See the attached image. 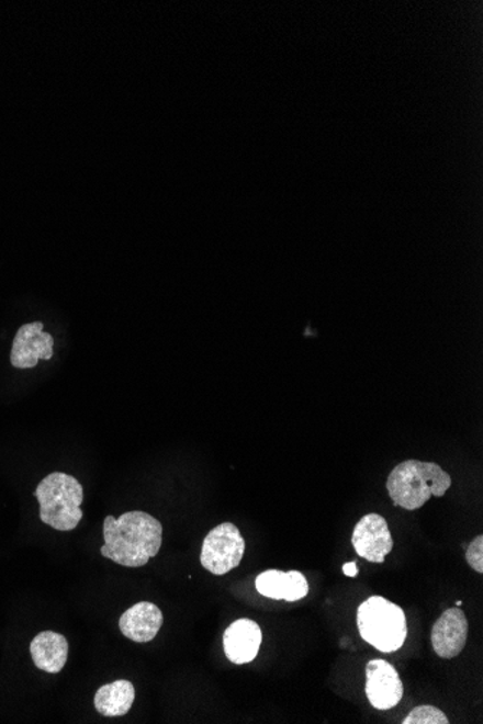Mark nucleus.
<instances>
[{
    "instance_id": "nucleus-16",
    "label": "nucleus",
    "mask_w": 483,
    "mask_h": 724,
    "mask_svg": "<svg viewBox=\"0 0 483 724\" xmlns=\"http://www.w3.org/2000/svg\"><path fill=\"white\" fill-rule=\"evenodd\" d=\"M467 562L472 570L483 573V536L478 535L467 550Z\"/></svg>"
},
{
    "instance_id": "nucleus-2",
    "label": "nucleus",
    "mask_w": 483,
    "mask_h": 724,
    "mask_svg": "<svg viewBox=\"0 0 483 724\" xmlns=\"http://www.w3.org/2000/svg\"><path fill=\"white\" fill-rule=\"evenodd\" d=\"M452 486V476L436 463L407 460L390 473L386 490L395 507L417 511L433 498H443Z\"/></svg>"
},
{
    "instance_id": "nucleus-8",
    "label": "nucleus",
    "mask_w": 483,
    "mask_h": 724,
    "mask_svg": "<svg viewBox=\"0 0 483 724\" xmlns=\"http://www.w3.org/2000/svg\"><path fill=\"white\" fill-rule=\"evenodd\" d=\"M367 697L372 708L391 710L403 700L404 685L393 664L372 659L367 665Z\"/></svg>"
},
{
    "instance_id": "nucleus-7",
    "label": "nucleus",
    "mask_w": 483,
    "mask_h": 724,
    "mask_svg": "<svg viewBox=\"0 0 483 724\" xmlns=\"http://www.w3.org/2000/svg\"><path fill=\"white\" fill-rule=\"evenodd\" d=\"M54 337L44 331L41 321L20 327L12 343L11 363L16 369L35 367L40 361H52Z\"/></svg>"
},
{
    "instance_id": "nucleus-13",
    "label": "nucleus",
    "mask_w": 483,
    "mask_h": 724,
    "mask_svg": "<svg viewBox=\"0 0 483 724\" xmlns=\"http://www.w3.org/2000/svg\"><path fill=\"white\" fill-rule=\"evenodd\" d=\"M31 657L35 667L48 674L61 672L68 659L66 636L53 631H44L31 642Z\"/></svg>"
},
{
    "instance_id": "nucleus-11",
    "label": "nucleus",
    "mask_w": 483,
    "mask_h": 724,
    "mask_svg": "<svg viewBox=\"0 0 483 724\" xmlns=\"http://www.w3.org/2000/svg\"><path fill=\"white\" fill-rule=\"evenodd\" d=\"M258 593L272 600L299 602L308 595V581L300 572L267 570L255 580Z\"/></svg>"
},
{
    "instance_id": "nucleus-10",
    "label": "nucleus",
    "mask_w": 483,
    "mask_h": 724,
    "mask_svg": "<svg viewBox=\"0 0 483 724\" xmlns=\"http://www.w3.org/2000/svg\"><path fill=\"white\" fill-rule=\"evenodd\" d=\"M262 644V631L250 619L232 623L223 635V648L232 664L244 665L255 661Z\"/></svg>"
},
{
    "instance_id": "nucleus-14",
    "label": "nucleus",
    "mask_w": 483,
    "mask_h": 724,
    "mask_svg": "<svg viewBox=\"0 0 483 724\" xmlns=\"http://www.w3.org/2000/svg\"><path fill=\"white\" fill-rule=\"evenodd\" d=\"M134 701V685L127 680H117L100 687L94 695V708L104 717H121L130 712Z\"/></svg>"
},
{
    "instance_id": "nucleus-15",
    "label": "nucleus",
    "mask_w": 483,
    "mask_h": 724,
    "mask_svg": "<svg viewBox=\"0 0 483 724\" xmlns=\"http://www.w3.org/2000/svg\"><path fill=\"white\" fill-rule=\"evenodd\" d=\"M449 719L440 709L433 708V705H420L416 708L407 717L404 719L403 724H449Z\"/></svg>"
},
{
    "instance_id": "nucleus-12",
    "label": "nucleus",
    "mask_w": 483,
    "mask_h": 724,
    "mask_svg": "<svg viewBox=\"0 0 483 724\" xmlns=\"http://www.w3.org/2000/svg\"><path fill=\"white\" fill-rule=\"evenodd\" d=\"M164 616L158 606L141 602L122 614L120 630L130 641L145 644L151 642L162 627Z\"/></svg>"
},
{
    "instance_id": "nucleus-1",
    "label": "nucleus",
    "mask_w": 483,
    "mask_h": 724,
    "mask_svg": "<svg viewBox=\"0 0 483 724\" xmlns=\"http://www.w3.org/2000/svg\"><path fill=\"white\" fill-rule=\"evenodd\" d=\"M104 558L123 567L139 568L159 553L162 545V523L147 512L132 511L120 518H104Z\"/></svg>"
},
{
    "instance_id": "nucleus-4",
    "label": "nucleus",
    "mask_w": 483,
    "mask_h": 724,
    "mask_svg": "<svg viewBox=\"0 0 483 724\" xmlns=\"http://www.w3.org/2000/svg\"><path fill=\"white\" fill-rule=\"evenodd\" d=\"M357 623L362 640L380 653H396L407 640L404 610L382 596H371L358 606Z\"/></svg>"
},
{
    "instance_id": "nucleus-3",
    "label": "nucleus",
    "mask_w": 483,
    "mask_h": 724,
    "mask_svg": "<svg viewBox=\"0 0 483 724\" xmlns=\"http://www.w3.org/2000/svg\"><path fill=\"white\" fill-rule=\"evenodd\" d=\"M40 502V518L57 531H72L83 519L81 504L85 490L81 483L66 473H52L35 489Z\"/></svg>"
},
{
    "instance_id": "nucleus-18",
    "label": "nucleus",
    "mask_w": 483,
    "mask_h": 724,
    "mask_svg": "<svg viewBox=\"0 0 483 724\" xmlns=\"http://www.w3.org/2000/svg\"><path fill=\"white\" fill-rule=\"evenodd\" d=\"M456 606H462V600H458V602H456Z\"/></svg>"
},
{
    "instance_id": "nucleus-5",
    "label": "nucleus",
    "mask_w": 483,
    "mask_h": 724,
    "mask_svg": "<svg viewBox=\"0 0 483 724\" xmlns=\"http://www.w3.org/2000/svg\"><path fill=\"white\" fill-rule=\"evenodd\" d=\"M245 546L238 527L231 522L221 523L204 539L200 563L214 576H225L239 567L244 559Z\"/></svg>"
},
{
    "instance_id": "nucleus-17",
    "label": "nucleus",
    "mask_w": 483,
    "mask_h": 724,
    "mask_svg": "<svg viewBox=\"0 0 483 724\" xmlns=\"http://www.w3.org/2000/svg\"><path fill=\"white\" fill-rule=\"evenodd\" d=\"M358 572L359 570H358L357 563H348V564H345V566H344V573L346 574V576L355 577V576H357Z\"/></svg>"
},
{
    "instance_id": "nucleus-9",
    "label": "nucleus",
    "mask_w": 483,
    "mask_h": 724,
    "mask_svg": "<svg viewBox=\"0 0 483 724\" xmlns=\"http://www.w3.org/2000/svg\"><path fill=\"white\" fill-rule=\"evenodd\" d=\"M469 623L467 614L460 608L445 610L431 630V645L435 653L443 659H453L467 646Z\"/></svg>"
},
{
    "instance_id": "nucleus-6",
    "label": "nucleus",
    "mask_w": 483,
    "mask_h": 724,
    "mask_svg": "<svg viewBox=\"0 0 483 724\" xmlns=\"http://www.w3.org/2000/svg\"><path fill=\"white\" fill-rule=\"evenodd\" d=\"M352 545L359 557L382 564L394 548L389 522L378 513H368L357 523L352 534Z\"/></svg>"
}]
</instances>
